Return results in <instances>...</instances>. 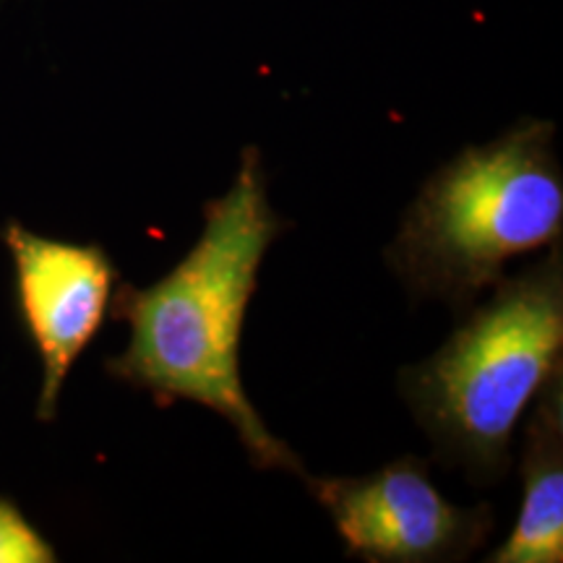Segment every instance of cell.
I'll return each mask as SVG.
<instances>
[{"label": "cell", "mask_w": 563, "mask_h": 563, "mask_svg": "<svg viewBox=\"0 0 563 563\" xmlns=\"http://www.w3.org/2000/svg\"><path fill=\"white\" fill-rule=\"evenodd\" d=\"M287 230L266 196L264 159L245 146L230 191L203 207V232L170 274L150 287L115 285L112 319L131 329L108 373L150 391L159 407L196 402L222 415L256 470L306 477V464L277 439L245 394L241 340L266 251Z\"/></svg>", "instance_id": "6da1fadb"}, {"label": "cell", "mask_w": 563, "mask_h": 563, "mask_svg": "<svg viewBox=\"0 0 563 563\" xmlns=\"http://www.w3.org/2000/svg\"><path fill=\"white\" fill-rule=\"evenodd\" d=\"M563 368V249L493 285L483 306L428 361L399 373V391L446 467L477 485L504 481L519 420Z\"/></svg>", "instance_id": "7a4b0ae2"}, {"label": "cell", "mask_w": 563, "mask_h": 563, "mask_svg": "<svg viewBox=\"0 0 563 563\" xmlns=\"http://www.w3.org/2000/svg\"><path fill=\"white\" fill-rule=\"evenodd\" d=\"M563 173L555 125L522 118L481 146H467L422 183L386 264L415 300L456 313L498 285L511 258L561 241Z\"/></svg>", "instance_id": "3957f363"}, {"label": "cell", "mask_w": 563, "mask_h": 563, "mask_svg": "<svg viewBox=\"0 0 563 563\" xmlns=\"http://www.w3.org/2000/svg\"><path fill=\"white\" fill-rule=\"evenodd\" d=\"M329 511L350 559L368 563L464 561L496 527L493 506L449 504L418 456L361 477H302Z\"/></svg>", "instance_id": "277c9868"}, {"label": "cell", "mask_w": 563, "mask_h": 563, "mask_svg": "<svg viewBox=\"0 0 563 563\" xmlns=\"http://www.w3.org/2000/svg\"><path fill=\"white\" fill-rule=\"evenodd\" d=\"M3 243L16 269V302L40 352L37 418L53 420L70 368L100 332L110 311L118 269L97 243H66L9 222Z\"/></svg>", "instance_id": "5b68a950"}, {"label": "cell", "mask_w": 563, "mask_h": 563, "mask_svg": "<svg viewBox=\"0 0 563 563\" xmlns=\"http://www.w3.org/2000/svg\"><path fill=\"white\" fill-rule=\"evenodd\" d=\"M522 443V509L490 563L563 561V368L532 399Z\"/></svg>", "instance_id": "8992f818"}, {"label": "cell", "mask_w": 563, "mask_h": 563, "mask_svg": "<svg viewBox=\"0 0 563 563\" xmlns=\"http://www.w3.org/2000/svg\"><path fill=\"white\" fill-rule=\"evenodd\" d=\"M53 545L37 532L19 506L0 498V563H51Z\"/></svg>", "instance_id": "52a82bcc"}]
</instances>
